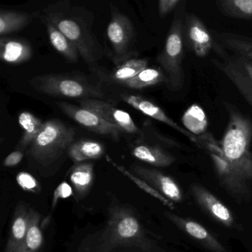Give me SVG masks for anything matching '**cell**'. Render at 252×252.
Segmentation results:
<instances>
[{"label":"cell","instance_id":"cell-6","mask_svg":"<svg viewBox=\"0 0 252 252\" xmlns=\"http://www.w3.org/2000/svg\"><path fill=\"white\" fill-rule=\"evenodd\" d=\"M30 85L37 92L54 97L73 98H104V93L85 78L67 74L40 75L32 78Z\"/></svg>","mask_w":252,"mask_h":252},{"label":"cell","instance_id":"cell-18","mask_svg":"<svg viewBox=\"0 0 252 252\" xmlns=\"http://www.w3.org/2000/svg\"><path fill=\"white\" fill-rule=\"evenodd\" d=\"M32 49L30 44L21 39L1 38L0 57L2 61L9 64H19L30 60Z\"/></svg>","mask_w":252,"mask_h":252},{"label":"cell","instance_id":"cell-24","mask_svg":"<svg viewBox=\"0 0 252 252\" xmlns=\"http://www.w3.org/2000/svg\"><path fill=\"white\" fill-rule=\"evenodd\" d=\"M43 23L46 27L50 42L57 52L71 63L77 62L80 54L76 45L55 26L51 23Z\"/></svg>","mask_w":252,"mask_h":252},{"label":"cell","instance_id":"cell-22","mask_svg":"<svg viewBox=\"0 0 252 252\" xmlns=\"http://www.w3.org/2000/svg\"><path fill=\"white\" fill-rule=\"evenodd\" d=\"M104 153V145L94 140H79L68 149L69 156L76 163L100 158Z\"/></svg>","mask_w":252,"mask_h":252},{"label":"cell","instance_id":"cell-4","mask_svg":"<svg viewBox=\"0 0 252 252\" xmlns=\"http://www.w3.org/2000/svg\"><path fill=\"white\" fill-rule=\"evenodd\" d=\"M183 11L180 7L179 11L171 23L163 49L157 57L158 63L167 79L166 87L173 92L182 89L185 79L183 67L184 54Z\"/></svg>","mask_w":252,"mask_h":252},{"label":"cell","instance_id":"cell-29","mask_svg":"<svg viewBox=\"0 0 252 252\" xmlns=\"http://www.w3.org/2000/svg\"><path fill=\"white\" fill-rule=\"evenodd\" d=\"M217 8L226 17L240 20H252V0H220Z\"/></svg>","mask_w":252,"mask_h":252},{"label":"cell","instance_id":"cell-33","mask_svg":"<svg viewBox=\"0 0 252 252\" xmlns=\"http://www.w3.org/2000/svg\"><path fill=\"white\" fill-rule=\"evenodd\" d=\"M73 190L68 183H61L54 191V199H53V209L57 206L59 199H66L73 195Z\"/></svg>","mask_w":252,"mask_h":252},{"label":"cell","instance_id":"cell-30","mask_svg":"<svg viewBox=\"0 0 252 252\" xmlns=\"http://www.w3.org/2000/svg\"><path fill=\"white\" fill-rule=\"evenodd\" d=\"M107 160L109 163H111L115 168L118 169V170L120 171L122 174H124V175L127 177L129 179H130L132 182L135 183L140 189L144 190L145 192H147V194L151 195L152 197H154V198L157 199L159 201L161 202L164 206H166V207L169 208L170 210H175V203L169 200V199L165 197L164 196L162 195L160 192L156 191L155 189H153L150 184H147L145 181L141 179L139 177L136 176V175L132 174V172H129L126 168L124 167L123 166H121V165L118 164L116 163L114 160H113V159L110 158L109 156H107Z\"/></svg>","mask_w":252,"mask_h":252},{"label":"cell","instance_id":"cell-31","mask_svg":"<svg viewBox=\"0 0 252 252\" xmlns=\"http://www.w3.org/2000/svg\"><path fill=\"white\" fill-rule=\"evenodd\" d=\"M17 184L25 191L29 192H40L41 187L37 180L32 175L26 172H21L17 175Z\"/></svg>","mask_w":252,"mask_h":252},{"label":"cell","instance_id":"cell-2","mask_svg":"<svg viewBox=\"0 0 252 252\" xmlns=\"http://www.w3.org/2000/svg\"><path fill=\"white\" fill-rule=\"evenodd\" d=\"M85 240L81 252H110L115 249H136L143 252H164L147 235L134 212L122 205L110 209L105 228Z\"/></svg>","mask_w":252,"mask_h":252},{"label":"cell","instance_id":"cell-8","mask_svg":"<svg viewBox=\"0 0 252 252\" xmlns=\"http://www.w3.org/2000/svg\"><path fill=\"white\" fill-rule=\"evenodd\" d=\"M107 36L111 45L116 65L129 60L133 53L136 32L132 21L115 5L110 6V20Z\"/></svg>","mask_w":252,"mask_h":252},{"label":"cell","instance_id":"cell-25","mask_svg":"<svg viewBox=\"0 0 252 252\" xmlns=\"http://www.w3.org/2000/svg\"><path fill=\"white\" fill-rule=\"evenodd\" d=\"M18 122L23 130V137L20 140L19 147L23 150L29 145H32L43 129L45 122L28 111L22 112L19 115Z\"/></svg>","mask_w":252,"mask_h":252},{"label":"cell","instance_id":"cell-5","mask_svg":"<svg viewBox=\"0 0 252 252\" xmlns=\"http://www.w3.org/2000/svg\"><path fill=\"white\" fill-rule=\"evenodd\" d=\"M74 129L59 119L45 122L43 129L32 143L31 156L42 166H48L58 160L73 143Z\"/></svg>","mask_w":252,"mask_h":252},{"label":"cell","instance_id":"cell-1","mask_svg":"<svg viewBox=\"0 0 252 252\" xmlns=\"http://www.w3.org/2000/svg\"><path fill=\"white\" fill-rule=\"evenodd\" d=\"M224 104L228 121L222 139L205 132L195 144L210 156L220 187L241 204L252 196V121L234 106Z\"/></svg>","mask_w":252,"mask_h":252},{"label":"cell","instance_id":"cell-10","mask_svg":"<svg viewBox=\"0 0 252 252\" xmlns=\"http://www.w3.org/2000/svg\"><path fill=\"white\" fill-rule=\"evenodd\" d=\"M79 102L81 107L94 112L104 121L117 127L121 132L141 135V129L126 111L100 98H84Z\"/></svg>","mask_w":252,"mask_h":252},{"label":"cell","instance_id":"cell-3","mask_svg":"<svg viewBox=\"0 0 252 252\" xmlns=\"http://www.w3.org/2000/svg\"><path fill=\"white\" fill-rule=\"evenodd\" d=\"M39 17L42 23H51L67 36L85 63L92 64L101 60L102 48L92 31L94 17L86 8L64 0L45 7Z\"/></svg>","mask_w":252,"mask_h":252},{"label":"cell","instance_id":"cell-14","mask_svg":"<svg viewBox=\"0 0 252 252\" xmlns=\"http://www.w3.org/2000/svg\"><path fill=\"white\" fill-rule=\"evenodd\" d=\"M165 217L178 229L185 233L209 252H228L222 243L206 227L199 222L170 212H165Z\"/></svg>","mask_w":252,"mask_h":252},{"label":"cell","instance_id":"cell-32","mask_svg":"<svg viewBox=\"0 0 252 252\" xmlns=\"http://www.w3.org/2000/svg\"><path fill=\"white\" fill-rule=\"evenodd\" d=\"M182 3L181 0H160L158 3L159 15L161 17H166Z\"/></svg>","mask_w":252,"mask_h":252},{"label":"cell","instance_id":"cell-9","mask_svg":"<svg viewBox=\"0 0 252 252\" xmlns=\"http://www.w3.org/2000/svg\"><path fill=\"white\" fill-rule=\"evenodd\" d=\"M214 51L220 60L213 59L212 63L232 82L252 108V64L242 57L229 55L218 42Z\"/></svg>","mask_w":252,"mask_h":252},{"label":"cell","instance_id":"cell-19","mask_svg":"<svg viewBox=\"0 0 252 252\" xmlns=\"http://www.w3.org/2000/svg\"><path fill=\"white\" fill-rule=\"evenodd\" d=\"M40 12L26 13L23 11H0V35L2 37L20 32L32 23L33 19L39 17Z\"/></svg>","mask_w":252,"mask_h":252},{"label":"cell","instance_id":"cell-12","mask_svg":"<svg viewBox=\"0 0 252 252\" xmlns=\"http://www.w3.org/2000/svg\"><path fill=\"white\" fill-rule=\"evenodd\" d=\"M57 104L66 116L81 126L95 133L110 137L114 141H119L122 132L94 112L67 102H57Z\"/></svg>","mask_w":252,"mask_h":252},{"label":"cell","instance_id":"cell-27","mask_svg":"<svg viewBox=\"0 0 252 252\" xmlns=\"http://www.w3.org/2000/svg\"><path fill=\"white\" fill-rule=\"evenodd\" d=\"M41 215L34 209L32 210L30 225L24 241L17 252H39L43 246L44 237L39 227Z\"/></svg>","mask_w":252,"mask_h":252},{"label":"cell","instance_id":"cell-16","mask_svg":"<svg viewBox=\"0 0 252 252\" xmlns=\"http://www.w3.org/2000/svg\"><path fill=\"white\" fill-rule=\"evenodd\" d=\"M121 98L123 101L133 107L135 110L141 112L143 114L173 128L175 130L178 131L180 133L183 134L184 136L187 137L194 144L197 142V136L192 135L185 128L180 126L178 123L167 116L161 107H159L153 101L140 95H132V94H122L121 95Z\"/></svg>","mask_w":252,"mask_h":252},{"label":"cell","instance_id":"cell-13","mask_svg":"<svg viewBox=\"0 0 252 252\" xmlns=\"http://www.w3.org/2000/svg\"><path fill=\"white\" fill-rule=\"evenodd\" d=\"M184 36L187 46L200 58L206 57L216 47L217 42L214 40L209 29L194 14L186 16Z\"/></svg>","mask_w":252,"mask_h":252},{"label":"cell","instance_id":"cell-26","mask_svg":"<svg viewBox=\"0 0 252 252\" xmlns=\"http://www.w3.org/2000/svg\"><path fill=\"white\" fill-rule=\"evenodd\" d=\"M167 79L160 67H147L135 77L132 78L121 85L133 90H143L149 87L165 84Z\"/></svg>","mask_w":252,"mask_h":252},{"label":"cell","instance_id":"cell-23","mask_svg":"<svg viewBox=\"0 0 252 252\" xmlns=\"http://www.w3.org/2000/svg\"><path fill=\"white\" fill-rule=\"evenodd\" d=\"M94 164L91 162L76 163L70 172V180L79 197H84L92 187Z\"/></svg>","mask_w":252,"mask_h":252},{"label":"cell","instance_id":"cell-17","mask_svg":"<svg viewBox=\"0 0 252 252\" xmlns=\"http://www.w3.org/2000/svg\"><path fill=\"white\" fill-rule=\"evenodd\" d=\"M32 209L24 203L16 207L5 252H17L26 238L30 225Z\"/></svg>","mask_w":252,"mask_h":252},{"label":"cell","instance_id":"cell-11","mask_svg":"<svg viewBox=\"0 0 252 252\" xmlns=\"http://www.w3.org/2000/svg\"><path fill=\"white\" fill-rule=\"evenodd\" d=\"M190 192L197 206L214 220L226 228H235L237 221L232 212L212 191L194 183L190 185Z\"/></svg>","mask_w":252,"mask_h":252},{"label":"cell","instance_id":"cell-21","mask_svg":"<svg viewBox=\"0 0 252 252\" xmlns=\"http://www.w3.org/2000/svg\"><path fill=\"white\" fill-rule=\"evenodd\" d=\"M149 60L147 59H129L121 63L109 73L101 77L104 81L122 85L123 82L135 77L144 69L148 67Z\"/></svg>","mask_w":252,"mask_h":252},{"label":"cell","instance_id":"cell-7","mask_svg":"<svg viewBox=\"0 0 252 252\" xmlns=\"http://www.w3.org/2000/svg\"><path fill=\"white\" fill-rule=\"evenodd\" d=\"M180 148L178 141L163 136L150 122L144 124L139 139L132 147V154L141 161L157 167H166L176 162L177 158L168 148Z\"/></svg>","mask_w":252,"mask_h":252},{"label":"cell","instance_id":"cell-15","mask_svg":"<svg viewBox=\"0 0 252 252\" xmlns=\"http://www.w3.org/2000/svg\"><path fill=\"white\" fill-rule=\"evenodd\" d=\"M132 172L150 184L156 191L173 203H181L184 200L183 191L176 181L163 172L151 168L135 165Z\"/></svg>","mask_w":252,"mask_h":252},{"label":"cell","instance_id":"cell-20","mask_svg":"<svg viewBox=\"0 0 252 252\" xmlns=\"http://www.w3.org/2000/svg\"><path fill=\"white\" fill-rule=\"evenodd\" d=\"M217 42L225 51L245 59L252 64V39L230 33L217 34Z\"/></svg>","mask_w":252,"mask_h":252},{"label":"cell","instance_id":"cell-34","mask_svg":"<svg viewBox=\"0 0 252 252\" xmlns=\"http://www.w3.org/2000/svg\"><path fill=\"white\" fill-rule=\"evenodd\" d=\"M23 156H24V154L20 150H16V151L12 152L5 158L3 161V165L6 167L16 166L21 162Z\"/></svg>","mask_w":252,"mask_h":252},{"label":"cell","instance_id":"cell-28","mask_svg":"<svg viewBox=\"0 0 252 252\" xmlns=\"http://www.w3.org/2000/svg\"><path fill=\"white\" fill-rule=\"evenodd\" d=\"M182 122L186 129L195 136L203 135L208 126L207 117L198 104L190 106L183 115Z\"/></svg>","mask_w":252,"mask_h":252}]
</instances>
